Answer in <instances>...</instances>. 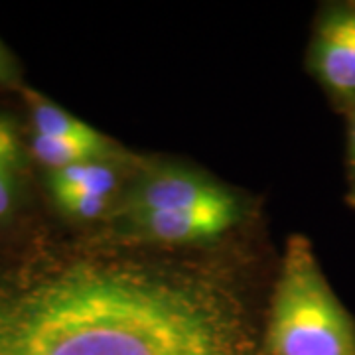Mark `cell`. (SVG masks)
<instances>
[{
  "label": "cell",
  "mask_w": 355,
  "mask_h": 355,
  "mask_svg": "<svg viewBox=\"0 0 355 355\" xmlns=\"http://www.w3.org/2000/svg\"><path fill=\"white\" fill-rule=\"evenodd\" d=\"M0 355H253V343L207 280L62 261L0 280Z\"/></svg>",
  "instance_id": "1"
},
{
  "label": "cell",
  "mask_w": 355,
  "mask_h": 355,
  "mask_svg": "<svg viewBox=\"0 0 355 355\" xmlns=\"http://www.w3.org/2000/svg\"><path fill=\"white\" fill-rule=\"evenodd\" d=\"M268 355H355V320L326 280L310 241L286 243L266 324Z\"/></svg>",
  "instance_id": "2"
},
{
  "label": "cell",
  "mask_w": 355,
  "mask_h": 355,
  "mask_svg": "<svg viewBox=\"0 0 355 355\" xmlns=\"http://www.w3.org/2000/svg\"><path fill=\"white\" fill-rule=\"evenodd\" d=\"M191 209H239V203L233 193L200 174L180 168H160L132 186L123 214L137 217L154 211Z\"/></svg>",
  "instance_id": "3"
},
{
  "label": "cell",
  "mask_w": 355,
  "mask_h": 355,
  "mask_svg": "<svg viewBox=\"0 0 355 355\" xmlns=\"http://www.w3.org/2000/svg\"><path fill=\"white\" fill-rule=\"evenodd\" d=\"M320 83L340 99L355 101V10L330 12L316 28L310 50Z\"/></svg>",
  "instance_id": "4"
},
{
  "label": "cell",
  "mask_w": 355,
  "mask_h": 355,
  "mask_svg": "<svg viewBox=\"0 0 355 355\" xmlns=\"http://www.w3.org/2000/svg\"><path fill=\"white\" fill-rule=\"evenodd\" d=\"M239 209H191V211H154L128 217L132 229L142 237L168 245L214 239L239 219Z\"/></svg>",
  "instance_id": "5"
},
{
  "label": "cell",
  "mask_w": 355,
  "mask_h": 355,
  "mask_svg": "<svg viewBox=\"0 0 355 355\" xmlns=\"http://www.w3.org/2000/svg\"><path fill=\"white\" fill-rule=\"evenodd\" d=\"M28 103L32 109V125L34 135L40 137H53V139H69L89 144H111L99 130L89 127L81 119L64 111L62 107L53 105L48 99L40 97L36 93H28Z\"/></svg>",
  "instance_id": "6"
},
{
  "label": "cell",
  "mask_w": 355,
  "mask_h": 355,
  "mask_svg": "<svg viewBox=\"0 0 355 355\" xmlns=\"http://www.w3.org/2000/svg\"><path fill=\"white\" fill-rule=\"evenodd\" d=\"M119 178L109 160H87L67 166L64 170L50 172L51 193L58 191H81L101 198H113Z\"/></svg>",
  "instance_id": "7"
},
{
  "label": "cell",
  "mask_w": 355,
  "mask_h": 355,
  "mask_svg": "<svg viewBox=\"0 0 355 355\" xmlns=\"http://www.w3.org/2000/svg\"><path fill=\"white\" fill-rule=\"evenodd\" d=\"M32 154L40 164L50 168V172L64 170L67 166L87 160H109L114 154L111 144H89L79 140L53 139V137H32Z\"/></svg>",
  "instance_id": "8"
},
{
  "label": "cell",
  "mask_w": 355,
  "mask_h": 355,
  "mask_svg": "<svg viewBox=\"0 0 355 355\" xmlns=\"http://www.w3.org/2000/svg\"><path fill=\"white\" fill-rule=\"evenodd\" d=\"M53 198L65 214L77 217V219L99 217L111 202V198L81 193V191H58V193H53Z\"/></svg>",
  "instance_id": "9"
},
{
  "label": "cell",
  "mask_w": 355,
  "mask_h": 355,
  "mask_svg": "<svg viewBox=\"0 0 355 355\" xmlns=\"http://www.w3.org/2000/svg\"><path fill=\"white\" fill-rule=\"evenodd\" d=\"M20 168L6 164L0 160V221L6 219L14 211L20 190Z\"/></svg>",
  "instance_id": "10"
},
{
  "label": "cell",
  "mask_w": 355,
  "mask_h": 355,
  "mask_svg": "<svg viewBox=\"0 0 355 355\" xmlns=\"http://www.w3.org/2000/svg\"><path fill=\"white\" fill-rule=\"evenodd\" d=\"M349 154L355 166V113L352 114V123H349Z\"/></svg>",
  "instance_id": "11"
}]
</instances>
